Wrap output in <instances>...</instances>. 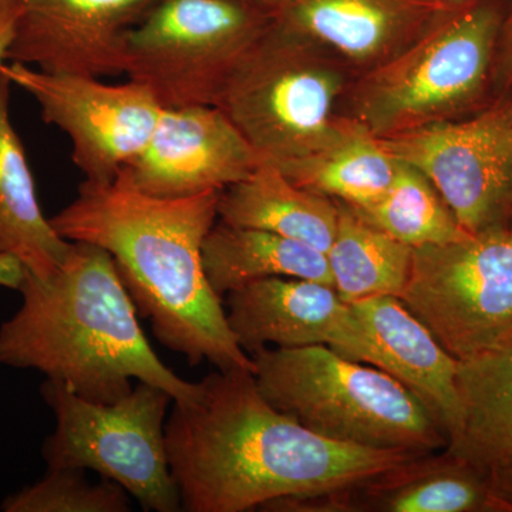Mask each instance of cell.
<instances>
[{"label": "cell", "instance_id": "cell-1", "mask_svg": "<svg viewBox=\"0 0 512 512\" xmlns=\"http://www.w3.org/2000/svg\"><path fill=\"white\" fill-rule=\"evenodd\" d=\"M168 461L187 512H247L276 498L340 490L420 454L326 439L275 409L254 372L218 370L165 423Z\"/></svg>", "mask_w": 512, "mask_h": 512}, {"label": "cell", "instance_id": "cell-2", "mask_svg": "<svg viewBox=\"0 0 512 512\" xmlns=\"http://www.w3.org/2000/svg\"><path fill=\"white\" fill-rule=\"evenodd\" d=\"M221 192L160 198L119 178L84 180L76 198L49 221L66 241L109 252L138 316L150 320L164 348L191 366L210 362L218 370L254 372L202 265Z\"/></svg>", "mask_w": 512, "mask_h": 512}, {"label": "cell", "instance_id": "cell-3", "mask_svg": "<svg viewBox=\"0 0 512 512\" xmlns=\"http://www.w3.org/2000/svg\"><path fill=\"white\" fill-rule=\"evenodd\" d=\"M22 305L0 326V365L36 370L93 403L119 402L133 380L188 402L197 383L161 362L109 252L72 242L62 266L40 278L26 269Z\"/></svg>", "mask_w": 512, "mask_h": 512}, {"label": "cell", "instance_id": "cell-4", "mask_svg": "<svg viewBox=\"0 0 512 512\" xmlns=\"http://www.w3.org/2000/svg\"><path fill=\"white\" fill-rule=\"evenodd\" d=\"M505 16L503 0L441 9L413 42L356 74L343 114L383 138L476 110L490 89Z\"/></svg>", "mask_w": 512, "mask_h": 512}, {"label": "cell", "instance_id": "cell-5", "mask_svg": "<svg viewBox=\"0 0 512 512\" xmlns=\"http://www.w3.org/2000/svg\"><path fill=\"white\" fill-rule=\"evenodd\" d=\"M251 357L262 396L319 436L413 454L447 447L430 410L380 367L322 345L266 348Z\"/></svg>", "mask_w": 512, "mask_h": 512}, {"label": "cell", "instance_id": "cell-6", "mask_svg": "<svg viewBox=\"0 0 512 512\" xmlns=\"http://www.w3.org/2000/svg\"><path fill=\"white\" fill-rule=\"evenodd\" d=\"M355 77L325 47L272 22L229 76L217 107L266 163H285L338 136V107Z\"/></svg>", "mask_w": 512, "mask_h": 512}, {"label": "cell", "instance_id": "cell-7", "mask_svg": "<svg viewBox=\"0 0 512 512\" xmlns=\"http://www.w3.org/2000/svg\"><path fill=\"white\" fill-rule=\"evenodd\" d=\"M40 394L56 419L42 447L47 468L94 471L123 487L146 511H183L165 441L170 394L137 382L119 402L100 404L50 379Z\"/></svg>", "mask_w": 512, "mask_h": 512}, {"label": "cell", "instance_id": "cell-8", "mask_svg": "<svg viewBox=\"0 0 512 512\" xmlns=\"http://www.w3.org/2000/svg\"><path fill=\"white\" fill-rule=\"evenodd\" d=\"M271 26L261 0H158L128 32L124 74L163 109L217 106L237 64Z\"/></svg>", "mask_w": 512, "mask_h": 512}, {"label": "cell", "instance_id": "cell-9", "mask_svg": "<svg viewBox=\"0 0 512 512\" xmlns=\"http://www.w3.org/2000/svg\"><path fill=\"white\" fill-rule=\"evenodd\" d=\"M441 346L466 360L512 336V232L413 249L400 296Z\"/></svg>", "mask_w": 512, "mask_h": 512}, {"label": "cell", "instance_id": "cell-10", "mask_svg": "<svg viewBox=\"0 0 512 512\" xmlns=\"http://www.w3.org/2000/svg\"><path fill=\"white\" fill-rule=\"evenodd\" d=\"M379 140L390 156L429 178L468 234L510 228V99L497 101L468 119L439 121Z\"/></svg>", "mask_w": 512, "mask_h": 512}, {"label": "cell", "instance_id": "cell-11", "mask_svg": "<svg viewBox=\"0 0 512 512\" xmlns=\"http://www.w3.org/2000/svg\"><path fill=\"white\" fill-rule=\"evenodd\" d=\"M10 83L39 104L43 121L72 141V160L86 180L111 181L150 140L163 107L143 84H107L99 77L0 64Z\"/></svg>", "mask_w": 512, "mask_h": 512}, {"label": "cell", "instance_id": "cell-12", "mask_svg": "<svg viewBox=\"0 0 512 512\" xmlns=\"http://www.w3.org/2000/svg\"><path fill=\"white\" fill-rule=\"evenodd\" d=\"M266 163L217 106L164 109L146 147L116 178L160 198L224 191Z\"/></svg>", "mask_w": 512, "mask_h": 512}, {"label": "cell", "instance_id": "cell-13", "mask_svg": "<svg viewBox=\"0 0 512 512\" xmlns=\"http://www.w3.org/2000/svg\"><path fill=\"white\" fill-rule=\"evenodd\" d=\"M229 328L248 353L322 345L379 367V353L350 303L333 286L296 278H266L224 298Z\"/></svg>", "mask_w": 512, "mask_h": 512}, {"label": "cell", "instance_id": "cell-14", "mask_svg": "<svg viewBox=\"0 0 512 512\" xmlns=\"http://www.w3.org/2000/svg\"><path fill=\"white\" fill-rule=\"evenodd\" d=\"M158 0H22L10 63L42 72L124 74L128 32Z\"/></svg>", "mask_w": 512, "mask_h": 512}, {"label": "cell", "instance_id": "cell-15", "mask_svg": "<svg viewBox=\"0 0 512 512\" xmlns=\"http://www.w3.org/2000/svg\"><path fill=\"white\" fill-rule=\"evenodd\" d=\"M269 512H512L487 474L448 453L420 454L359 483L309 497L276 498Z\"/></svg>", "mask_w": 512, "mask_h": 512}, {"label": "cell", "instance_id": "cell-16", "mask_svg": "<svg viewBox=\"0 0 512 512\" xmlns=\"http://www.w3.org/2000/svg\"><path fill=\"white\" fill-rule=\"evenodd\" d=\"M274 25L366 72L413 42L441 9L433 0H261Z\"/></svg>", "mask_w": 512, "mask_h": 512}, {"label": "cell", "instance_id": "cell-17", "mask_svg": "<svg viewBox=\"0 0 512 512\" xmlns=\"http://www.w3.org/2000/svg\"><path fill=\"white\" fill-rule=\"evenodd\" d=\"M350 305L375 343L380 369L412 390L448 441L453 439L461 421L456 357L396 296H373Z\"/></svg>", "mask_w": 512, "mask_h": 512}, {"label": "cell", "instance_id": "cell-18", "mask_svg": "<svg viewBox=\"0 0 512 512\" xmlns=\"http://www.w3.org/2000/svg\"><path fill=\"white\" fill-rule=\"evenodd\" d=\"M461 421L446 450L484 474L512 460V336L457 363Z\"/></svg>", "mask_w": 512, "mask_h": 512}, {"label": "cell", "instance_id": "cell-19", "mask_svg": "<svg viewBox=\"0 0 512 512\" xmlns=\"http://www.w3.org/2000/svg\"><path fill=\"white\" fill-rule=\"evenodd\" d=\"M10 80L0 69V254L12 255L33 275L55 274L72 248L37 202L25 148L10 120Z\"/></svg>", "mask_w": 512, "mask_h": 512}, {"label": "cell", "instance_id": "cell-20", "mask_svg": "<svg viewBox=\"0 0 512 512\" xmlns=\"http://www.w3.org/2000/svg\"><path fill=\"white\" fill-rule=\"evenodd\" d=\"M338 217V202L292 183L272 163L222 191L218 204V220L225 224L275 232L323 254L332 247Z\"/></svg>", "mask_w": 512, "mask_h": 512}, {"label": "cell", "instance_id": "cell-21", "mask_svg": "<svg viewBox=\"0 0 512 512\" xmlns=\"http://www.w3.org/2000/svg\"><path fill=\"white\" fill-rule=\"evenodd\" d=\"M202 265L224 301L235 289L266 278H296L333 286L326 254L265 229L235 227L218 220L202 247Z\"/></svg>", "mask_w": 512, "mask_h": 512}, {"label": "cell", "instance_id": "cell-22", "mask_svg": "<svg viewBox=\"0 0 512 512\" xmlns=\"http://www.w3.org/2000/svg\"><path fill=\"white\" fill-rule=\"evenodd\" d=\"M275 165L299 187L362 208L390 187L397 160L365 126L343 114L338 136L325 147Z\"/></svg>", "mask_w": 512, "mask_h": 512}, {"label": "cell", "instance_id": "cell-23", "mask_svg": "<svg viewBox=\"0 0 512 512\" xmlns=\"http://www.w3.org/2000/svg\"><path fill=\"white\" fill-rule=\"evenodd\" d=\"M336 202L338 228L326 252L333 288L348 303L384 295L400 299L412 271L413 248Z\"/></svg>", "mask_w": 512, "mask_h": 512}, {"label": "cell", "instance_id": "cell-24", "mask_svg": "<svg viewBox=\"0 0 512 512\" xmlns=\"http://www.w3.org/2000/svg\"><path fill=\"white\" fill-rule=\"evenodd\" d=\"M349 208L367 224L413 249L451 244L471 235L458 224L429 178L400 160L392 184L379 200Z\"/></svg>", "mask_w": 512, "mask_h": 512}, {"label": "cell", "instance_id": "cell-25", "mask_svg": "<svg viewBox=\"0 0 512 512\" xmlns=\"http://www.w3.org/2000/svg\"><path fill=\"white\" fill-rule=\"evenodd\" d=\"M5 512H127L128 493L114 481L92 483L83 468H47L37 483L8 495Z\"/></svg>", "mask_w": 512, "mask_h": 512}, {"label": "cell", "instance_id": "cell-26", "mask_svg": "<svg viewBox=\"0 0 512 512\" xmlns=\"http://www.w3.org/2000/svg\"><path fill=\"white\" fill-rule=\"evenodd\" d=\"M20 6L22 0H0V64L6 60V52L15 35Z\"/></svg>", "mask_w": 512, "mask_h": 512}, {"label": "cell", "instance_id": "cell-27", "mask_svg": "<svg viewBox=\"0 0 512 512\" xmlns=\"http://www.w3.org/2000/svg\"><path fill=\"white\" fill-rule=\"evenodd\" d=\"M495 494L504 501L512 511V460L504 466L495 468L487 474Z\"/></svg>", "mask_w": 512, "mask_h": 512}, {"label": "cell", "instance_id": "cell-28", "mask_svg": "<svg viewBox=\"0 0 512 512\" xmlns=\"http://www.w3.org/2000/svg\"><path fill=\"white\" fill-rule=\"evenodd\" d=\"M498 53L503 57V73L507 84H512V9L505 16Z\"/></svg>", "mask_w": 512, "mask_h": 512}, {"label": "cell", "instance_id": "cell-29", "mask_svg": "<svg viewBox=\"0 0 512 512\" xmlns=\"http://www.w3.org/2000/svg\"><path fill=\"white\" fill-rule=\"evenodd\" d=\"M440 8H453V6L466 5V3L480 2V0H433Z\"/></svg>", "mask_w": 512, "mask_h": 512}, {"label": "cell", "instance_id": "cell-30", "mask_svg": "<svg viewBox=\"0 0 512 512\" xmlns=\"http://www.w3.org/2000/svg\"><path fill=\"white\" fill-rule=\"evenodd\" d=\"M510 101H511V106H512V97H511ZM510 229H511V232H512V218H511Z\"/></svg>", "mask_w": 512, "mask_h": 512}]
</instances>
